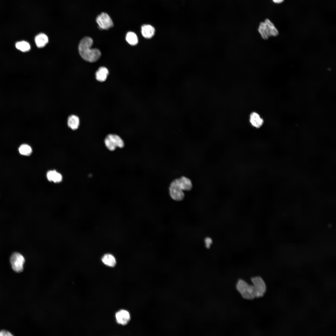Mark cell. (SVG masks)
<instances>
[{"label": "cell", "mask_w": 336, "mask_h": 336, "mask_svg": "<svg viewBox=\"0 0 336 336\" xmlns=\"http://www.w3.org/2000/svg\"><path fill=\"white\" fill-rule=\"evenodd\" d=\"M192 187L191 180L186 177L183 176L175 179L171 182L169 186L170 196L175 201H181L184 197L183 191H190Z\"/></svg>", "instance_id": "1"}, {"label": "cell", "mask_w": 336, "mask_h": 336, "mask_svg": "<svg viewBox=\"0 0 336 336\" xmlns=\"http://www.w3.org/2000/svg\"><path fill=\"white\" fill-rule=\"evenodd\" d=\"M93 40L89 37H85L80 41L78 45L79 52L81 57L85 61L91 63L95 62L100 58L101 53L96 48L91 49Z\"/></svg>", "instance_id": "2"}, {"label": "cell", "mask_w": 336, "mask_h": 336, "mask_svg": "<svg viewBox=\"0 0 336 336\" xmlns=\"http://www.w3.org/2000/svg\"><path fill=\"white\" fill-rule=\"evenodd\" d=\"M258 30L264 40H267L270 36H276L279 33L273 23L268 19H266L264 22L260 23Z\"/></svg>", "instance_id": "3"}, {"label": "cell", "mask_w": 336, "mask_h": 336, "mask_svg": "<svg viewBox=\"0 0 336 336\" xmlns=\"http://www.w3.org/2000/svg\"><path fill=\"white\" fill-rule=\"evenodd\" d=\"M237 290L244 299L252 300L255 297V292L253 285H251L244 280L239 279L236 284Z\"/></svg>", "instance_id": "4"}, {"label": "cell", "mask_w": 336, "mask_h": 336, "mask_svg": "<svg viewBox=\"0 0 336 336\" xmlns=\"http://www.w3.org/2000/svg\"><path fill=\"white\" fill-rule=\"evenodd\" d=\"M105 143L106 147L110 151H114L117 147L122 148L124 143L122 139L118 135L109 134L105 139Z\"/></svg>", "instance_id": "5"}, {"label": "cell", "mask_w": 336, "mask_h": 336, "mask_svg": "<svg viewBox=\"0 0 336 336\" xmlns=\"http://www.w3.org/2000/svg\"><path fill=\"white\" fill-rule=\"evenodd\" d=\"M25 260L24 256L18 252H14L11 255L10 262L12 269L17 273L22 272Z\"/></svg>", "instance_id": "6"}, {"label": "cell", "mask_w": 336, "mask_h": 336, "mask_svg": "<svg viewBox=\"0 0 336 336\" xmlns=\"http://www.w3.org/2000/svg\"><path fill=\"white\" fill-rule=\"evenodd\" d=\"M251 280L254 288L255 297L263 296L266 290V285L263 280L259 276H255L252 277Z\"/></svg>", "instance_id": "7"}, {"label": "cell", "mask_w": 336, "mask_h": 336, "mask_svg": "<svg viewBox=\"0 0 336 336\" xmlns=\"http://www.w3.org/2000/svg\"><path fill=\"white\" fill-rule=\"evenodd\" d=\"M96 21L99 27L102 30H108L114 25L111 18L106 13L102 12L99 15Z\"/></svg>", "instance_id": "8"}, {"label": "cell", "mask_w": 336, "mask_h": 336, "mask_svg": "<svg viewBox=\"0 0 336 336\" xmlns=\"http://www.w3.org/2000/svg\"><path fill=\"white\" fill-rule=\"evenodd\" d=\"M115 317L117 323L123 325L127 324L130 320L129 312L125 310H121L117 312Z\"/></svg>", "instance_id": "9"}, {"label": "cell", "mask_w": 336, "mask_h": 336, "mask_svg": "<svg viewBox=\"0 0 336 336\" xmlns=\"http://www.w3.org/2000/svg\"><path fill=\"white\" fill-rule=\"evenodd\" d=\"M141 32L144 38L150 39L154 35L155 30L152 26L149 24H144L141 27Z\"/></svg>", "instance_id": "10"}, {"label": "cell", "mask_w": 336, "mask_h": 336, "mask_svg": "<svg viewBox=\"0 0 336 336\" xmlns=\"http://www.w3.org/2000/svg\"><path fill=\"white\" fill-rule=\"evenodd\" d=\"M48 40L47 35L43 33L39 34L35 38V44L39 48L44 47L48 43Z\"/></svg>", "instance_id": "11"}, {"label": "cell", "mask_w": 336, "mask_h": 336, "mask_svg": "<svg viewBox=\"0 0 336 336\" xmlns=\"http://www.w3.org/2000/svg\"><path fill=\"white\" fill-rule=\"evenodd\" d=\"M109 73V71L106 68L103 67H100L96 72V79L99 82H104L106 80Z\"/></svg>", "instance_id": "12"}, {"label": "cell", "mask_w": 336, "mask_h": 336, "mask_svg": "<svg viewBox=\"0 0 336 336\" xmlns=\"http://www.w3.org/2000/svg\"><path fill=\"white\" fill-rule=\"evenodd\" d=\"M250 122L252 125L256 128L260 127L263 124V119L257 113H252L250 116Z\"/></svg>", "instance_id": "13"}, {"label": "cell", "mask_w": 336, "mask_h": 336, "mask_svg": "<svg viewBox=\"0 0 336 336\" xmlns=\"http://www.w3.org/2000/svg\"><path fill=\"white\" fill-rule=\"evenodd\" d=\"M101 260L105 265L109 267H113L116 264V260L115 257L110 254H104L101 258Z\"/></svg>", "instance_id": "14"}, {"label": "cell", "mask_w": 336, "mask_h": 336, "mask_svg": "<svg viewBox=\"0 0 336 336\" xmlns=\"http://www.w3.org/2000/svg\"><path fill=\"white\" fill-rule=\"evenodd\" d=\"M47 179L49 181L54 183L60 182L62 180V176L61 174L55 170H49L47 174Z\"/></svg>", "instance_id": "15"}, {"label": "cell", "mask_w": 336, "mask_h": 336, "mask_svg": "<svg viewBox=\"0 0 336 336\" xmlns=\"http://www.w3.org/2000/svg\"><path fill=\"white\" fill-rule=\"evenodd\" d=\"M68 127L73 130L77 129L79 125L78 117L74 115L70 116L68 118Z\"/></svg>", "instance_id": "16"}, {"label": "cell", "mask_w": 336, "mask_h": 336, "mask_svg": "<svg viewBox=\"0 0 336 336\" xmlns=\"http://www.w3.org/2000/svg\"><path fill=\"white\" fill-rule=\"evenodd\" d=\"M126 40L128 43L131 45H135L138 42V39L137 35L133 32L129 31L128 32L126 35Z\"/></svg>", "instance_id": "17"}, {"label": "cell", "mask_w": 336, "mask_h": 336, "mask_svg": "<svg viewBox=\"0 0 336 336\" xmlns=\"http://www.w3.org/2000/svg\"><path fill=\"white\" fill-rule=\"evenodd\" d=\"M15 46L18 49L23 52L28 51L30 49V44L25 41H20L16 42Z\"/></svg>", "instance_id": "18"}, {"label": "cell", "mask_w": 336, "mask_h": 336, "mask_svg": "<svg viewBox=\"0 0 336 336\" xmlns=\"http://www.w3.org/2000/svg\"><path fill=\"white\" fill-rule=\"evenodd\" d=\"M18 150L21 154L26 156H30L32 152L31 147L27 144L21 145L19 147Z\"/></svg>", "instance_id": "19"}, {"label": "cell", "mask_w": 336, "mask_h": 336, "mask_svg": "<svg viewBox=\"0 0 336 336\" xmlns=\"http://www.w3.org/2000/svg\"><path fill=\"white\" fill-rule=\"evenodd\" d=\"M204 241L205 247L208 249L210 248L213 242L212 238L209 237H206L204 239Z\"/></svg>", "instance_id": "20"}, {"label": "cell", "mask_w": 336, "mask_h": 336, "mask_svg": "<svg viewBox=\"0 0 336 336\" xmlns=\"http://www.w3.org/2000/svg\"><path fill=\"white\" fill-rule=\"evenodd\" d=\"M13 335L10 332L5 330H2L0 331V336H10Z\"/></svg>", "instance_id": "21"}, {"label": "cell", "mask_w": 336, "mask_h": 336, "mask_svg": "<svg viewBox=\"0 0 336 336\" xmlns=\"http://www.w3.org/2000/svg\"><path fill=\"white\" fill-rule=\"evenodd\" d=\"M273 2L276 3H280L283 2L284 0H273Z\"/></svg>", "instance_id": "22"}]
</instances>
